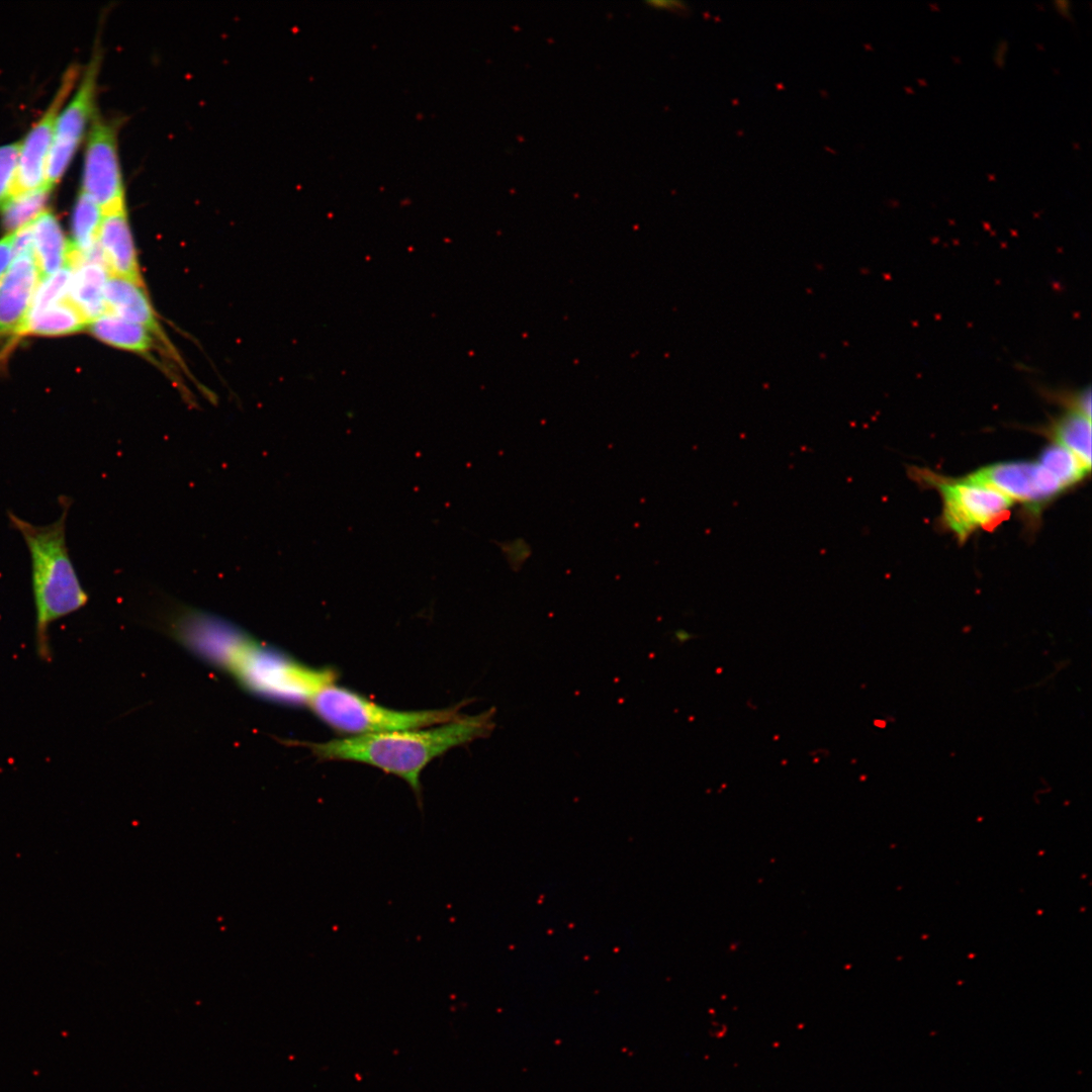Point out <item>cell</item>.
Listing matches in <instances>:
<instances>
[{"mask_svg":"<svg viewBox=\"0 0 1092 1092\" xmlns=\"http://www.w3.org/2000/svg\"><path fill=\"white\" fill-rule=\"evenodd\" d=\"M494 714L495 709L490 708L478 715H461L451 722L427 728L302 744L318 759L363 762L402 779L422 807L423 769L451 748L488 737L495 727Z\"/></svg>","mask_w":1092,"mask_h":1092,"instance_id":"1","label":"cell"},{"mask_svg":"<svg viewBox=\"0 0 1092 1092\" xmlns=\"http://www.w3.org/2000/svg\"><path fill=\"white\" fill-rule=\"evenodd\" d=\"M60 504L61 516L46 526L33 525L10 511L7 513L10 526L22 536L30 554L35 649L42 660L51 657V625L88 603V595L77 575L66 542V522L72 500L61 496Z\"/></svg>","mask_w":1092,"mask_h":1092,"instance_id":"2","label":"cell"},{"mask_svg":"<svg viewBox=\"0 0 1092 1092\" xmlns=\"http://www.w3.org/2000/svg\"><path fill=\"white\" fill-rule=\"evenodd\" d=\"M307 704L330 727L353 736L427 728L462 715L459 713L462 705L429 711L391 710L334 684L316 691Z\"/></svg>","mask_w":1092,"mask_h":1092,"instance_id":"3","label":"cell"},{"mask_svg":"<svg viewBox=\"0 0 1092 1092\" xmlns=\"http://www.w3.org/2000/svg\"><path fill=\"white\" fill-rule=\"evenodd\" d=\"M231 671L257 693L306 703L316 691L334 684L337 677L332 669L306 667L254 642Z\"/></svg>","mask_w":1092,"mask_h":1092,"instance_id":"4","label":"cell"},{"mask_svg":"<svg viewBox=\"0 0 1092 1092\" xmlns=\"http://www.w3.org/2000/svg\"><path fill=\"white\" fill-rule=\"evenodd\" d=\"M119 121L94 115L85 150L81 191L102 213L125 206V192L118 156Z\"/></svg>","mask_w":1092,"mask_h":1092,"instance_id":"5","label":"cell"},{"mask_svg":"<svg viewBox=\"0 0 1092 1092\" xmlns=\"http://www.w3.org/2000/svg\"><path fill=\"white\" fill-rule=\"evenodd\" d=\"M925 477L939 489L944 521L961 540L977 528L994 525L1012 506L1013 500L1009 497L970 476L962 479Z\"/></svg>","mask_w":1092,"mask_h":1092,"instance_id":"6","label":"cell"},{"mask_svg":"<svg viewBox=\"0 0 1092 1092\" xmlns=\"http://www.w3.org/2000/svg\"><path fill=\"white\" fill-rule=\"evenodd\" d=\"M101 63L95 50L73 98L61 110L46 169V186L52 189L70 164L86 127L96 114L97 78Z\"/></svg>","mask_w":1092,"mask_h":1092,"instance_id":"7","label":"cell"},{"mask_svg":"<svg viewBox=\"0 0 1092 1092\" xmlns=\"http://www.w3.org/2000/svg\"><path fill=\"white\" fill-rule=\"evenodd\" d=\"M168 622L178 638L229 670L252 642L225 620L186 606H175L170 610Z\"/></svg>","mask_w":1092,"mask_h":1092,"instance_id":"8","label":"cell"},{"mask_svg":"<svg viewBox=\"0 0 1092 1092\" xmlns=\"http://www.w3.org/2000/svg\"><path fill=\"white\" fill-rule=\"evenodd\" d=\"M78 75L79 70L76 65L67 69L50 106L25 135L24 140L20 142L13 194L41 187L48 188L46 186V169L54 140L57 118L78 79Z\"/></svg>","mask_w":1092,"mask_h":1092,"instance_id":"9","label":"cell"},{"mask_svg":"<svg viewBox=\"0 0 1092 1092\" xmlns=\"http://www.w3.org/2000/svg\"><path fill=\"white\" fill-rule=\"evenodd\" d=\"M1011 500L1036 509L1065 487L1045 467L1037 462H1003L986 466L970 476Z\"/></svg>","mask_w":1092,"mask_h":1092,"instance_id":"10","label":"cell"},{"mask_svg":"<svg viewBox=\"0 0 1092 1092\" xmlns=\"http://www.w3.org/2000/svg\"><path fill=\"white\" fill-rule=\"evenodd\" d=\"M40 281L34 256L13 257L0 282V333H20Z\"/></svg>","mask_w":1092,"mask_h":1092,"instance_id":"11","label":"cell"},{"mask_svg":"<svg viewBox=\"0 0 1092 1092\" xmlns=\"http://www.w3.org/2000/svg\"><path fill=\"white\" fill-rule=\"evenodd\" d=\"M97 246L110 276L144 284L126 207L103 213Z\"/></svg>","mask_w":1092,"mask_h":1092,"instance_id":"12","label":"cell"},{"mask_svg":"<svg viewBox=\"0 0 1092 1092\" xmlns=\"http://www.w3.org/2000/svg\"><path fill=\"white\" fill-rule=\"evenodd\" d=\"M104 297L106 311L148 329L170 353L173 351L144 284L122 277L109 276Z\"/></svg>","mask_w":1092,"mask_h":1092,"instance_id":"13","label":"cell"},{"mask_svg":"<svg viewBox=\"0 0 1092 1092\" xmlns=\"http://www.w3.org/2000/svg\"><path fill=\"white\" fill-rule=\"evenodd\" d=\"M109 276L100 253L81 260L74 267L69 300L89 324L106 312L104 292Z\"/></svg>","mask_w":1092,"mask_h":1092,"instance_id":"14","label":"cell"},{"mask_svg":"<svg viewBox=\"0 0 1092 1092\" xmlns=\"http://www.w3.org/2000/svg\"><path fill=\"white\" fill-rule=\"evenodd\" d=\"M30 224L34 259L42 280L69 266L70 242L49 210L41 211Z\"/></svg>","mask_w":1092,"mask_h":1092,"instance_id":"15","label":"cell"},{"mask_svg":"<svg viewBox=\"0 0 1092 1092\" xmlns=\"http://www.w3.org/2000/svg\"><path fill=\"white\" fill-rule=\"evenodd\" d=\"M88 328L101 342L140 355H151L159 343L148 329L108 311L93 320Z\"/></svg>","mask_w":1092,"mask_h":1092,"instance_id":"16","label":"cell"},{"mask_svg":"<svg viewBox=\"0 0 1092 1092\" xmlns=\"http://www.w3.org/2000/svg\"><path fill=\"white\" fill-rule=\"evenodd\" d=\"M89 322L69 298L40 307H31L20 333L58 336L88 328Z\"/></svg>","mask_w":1092,"mask_h":1092,"instance_id":"17","label":"cell"},{"mask_svg":"<svg viewBox=\"0 0 1092 1092\" xmlns=\"http://www.w3.org/2000/svg\"><path fill=\"white\" fill-rule=\"evenodd\" d=\"M103 213L84 192L75 203L72 219L73 241L70 242L77 259L86 258L98 250L97 239Z\"/></svg>","mask_w":1092,"mask_h":1092,"instance_id":"18","label":"cell"},{"mask_svg":"<svg viewBox=\"0 0 1092 1092\" xmlns=\"http://www.w3.org/2000/svg\"><path fill=\"white\" fill-rule=\"evenodd\" d=\"M1052 434L1057 444L1071 451L1090 470L1091 419L1068 411L1054 421Z\"/></svg>","mask_w":1092,"mask_h":1092,"instance_id":"19","label":"cell"},{"mask_svg":"<svg viewBox=\"0 0 1092 1092\" xmlns=\"http://www.w3.org/2000/svg\"><path fill=\"white\" fill-rule=\"evenodd\" d=\"M50 191L51 189L41 187L10 196L0 205L4 226L12 233L32 221L44 210Z\"/></svg>","mask_w":1092,"mask_h":1092,"instance_id":"20","label":"cell"},{"mask_svg":"<svg viewBox=\"0 0 1092 1092\" xmlns=\"http://www.w3.org/2000/svg\"><path fill=\"white\" fill-rule=\"evenodd\" d=\"M1039 463L1051 471L1064 487L1077 483L1090 471L1071 451L1059 444L1046 447Z\"/></svg>","mask_w":1092,"mask_h":1092,"instance_id":"21","label":"cell"},{"mask_svg":"<svg viewBox=\"0 0 1092 1092\" xmlns=\"http://www.w3.org/2000/svg\"><path fill=\"white\" fill-rule=\"evenodd\" d=\"M19 151L20 142L0 147V205L13 194Z\"/></svg>","mask_w":1092,"mask_h":1092,"instance_id":"22","label":"cell"},{"mask_svg":"<svg viewBox=\"0 0 1092 1092\" xmlns=\"http://www.w3.org/2000/svg\"><path fill=\"white\" fill-rule=\"evenodd\" d=\"M1042 392L1046 397L1069 406V411L1080 413L1091 419L1090 386L1078 390L1042 389Z\"/></svg>","mask_w":1092,"mask_h":1092,"instance_id":"23","label":"cell"},{"mask_svg":"<svg viewBox=\"0 0 1092 1092\" xmlns=\"http://www.w3.org/2000/svg\"><path fill=\"white\" fill-rule=\"evenodd\" d=\"M503 550L508 562L515 570H519L532 553L529 544L523 539L503 544Z\"/></svg>","mask_w":1092,"mask_h":1092,"instance_id":"24","label":"cell"},{"mask_svg":"<svg viewBox=\"0 0 1092 1092\" xmlns=\"http://www.w3.org/2000/svg\"><path fill=\"white\" fill-rule=\"evenodd\" d=\"M13 260V235L9 233L0 240V282Z\"/></svg>","mask_w":1092,"mask_h":1092,"instance_id":"25","label":"cell"},{"mask_svg":"<svg viewBox=\"0 0 1092 1092\" xmlns=\"http://www.w3.org/2000/svg\"><path fill=\"white\" fill-rule=\"evenodd\" d=\"M646 4H648L649 6H652L654 8H657V9H666V10H669V11L680 12L682 10H687V4L685 2H682V1H676V0H671V1H669V0H663V1H661V0H659V1L658 0H656V1L652 0V1L646 2Z\"/></svg>","mask_w":1092,"mask_h":1092,"instance_id":"26","label":"cell"},{"mask_svg":"<svg viewBox=\"0 0 1092 1092\" xmlns=\"http://www.w3.org/2000/svg\"><path fill=\"white\" fill-rule=\"evenodd\" d=\"M694 637H695L694 634H692L689 631H686L684 629H677V630H675L673 632V638L679 644H684V643L688 642L690 639H692Z\"/></svg>","mask_w":1092,"mask_h":1092,"instance_id":"27","label":"cell"}]
</instances>
